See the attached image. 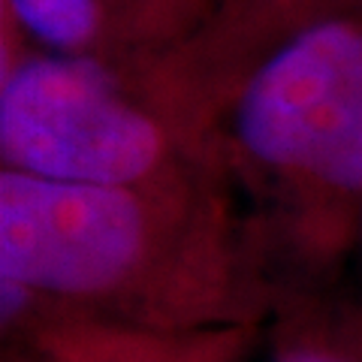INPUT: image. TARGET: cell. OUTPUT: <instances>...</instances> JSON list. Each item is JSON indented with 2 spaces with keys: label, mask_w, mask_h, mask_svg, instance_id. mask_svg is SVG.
Instances as JSON below:
<instances>
[{
  "label": "cell",
  "mask_w": 362,
  "mask_h": 362,
  "mask_svg": "<svg viewBox=\"0 0 362 362\" xmlns=\"http://www.w3.org/2000/svg\"><path fill=\"white\" fill-rule=\"evenodd\" d=\"M4 320L70 314L151 329H263L287 299L218 166L142 185L0 169Z\"/></svg>",
  "instance_id": "cell-1"
},
{
  "label": "cell",
  "mask_w": 362,
  "mask_h": 362,
  "mask_svg": "<svg viewBox=\"0 0 362 362\" xmlns=\"http://www.w3.org/2000/svg\"><path fill=\"white\" fill-rule=\"evenodd\" d=\"M206 151L287 296L329 287L362 239V9L247 66L211 112Z\"/></svg>",
  "instance_id": "cell-2"
},
{
  "label": "cell",
  "mask_w": 362,
  "mask_h": 362,
  "mask_svg": "<svg viewBox=\"0 0 362 362\" xmlns=\"http://www.w3.org/2000/svg\"><path fill=\"white\" fill-rule=\"evenodd\" d=\"M0 166L112 187L218 163L169 115L145 61L54 54L4 28Z\"/></svg>",
  "instance_id": "cell-3"
},
{
  "label": "cell",
  "mask_w": 362,
  "mask_h": 362,
  "mask_svg": "<svg viewBox=\"0 0 362 362\" xmlns=\"http://www.w3.org/2000/svg\"><path fill=\"white\" fill-rule=\"evenodd\" d=\"M259 329H151L70 314L4 320V350L25 362H245Z\"/></svg>",
  "instance_id": "cell-4"
},
{
  "label": "cell",
  "mask_w": 362,
  "mask_h": 362,
  "mask_svg": "<svg viewBox=\"0 0 362 362\" xmlns=\"http://www.w3.org/2000/svg\"><path fill=\"white\" fill-rule=\"evenodd\" d=\"M359 9L362 0H206L169 49V64L187 90L214 100L278 42Z\"/></svg>",
  "instance_id": "cell-5"
},
{
  "label": "cell",
  "mask_w": 362,
  "mask_h": 362,
  "mask_svg": "<svg viewBox=\"0 0 362 362\" xmlns=\"http://www.w3.org/2000/svg\"><path fill=\"white\" fill-rule=\"evenodd\" d=\"M0 13L33 49L103 61H148L194 25L173 0H0Z\"/></svg>",
  "instance_id": "cell-6"
},
{
  "label": "cell",
  "mask_w": 362,
  "mask_h": 362,
  "mask_svg": "<svg viewBox=\"0 0 362 362\" xmlns=\"http://www.w3.org/2000/svg\"><path fill=\"white\" fill-rule=\"evenodd\" d=\"M269 362H362L359 302H335L326 290L290 293L272 317Z\"/></svg>",
  "instance_id": "cell-7"
},
{
  "label": "cell",
  "mask_w": 362,
  "mask_h": 362,
  "mask_svg": "<svg viewBox=\"0 0 362 362\" xmlns=\"http://www.w3.org/2000/svg\"><path fill=\"white\" fill-rule=\"evenodd\" d=\"M173 4H175V6H181V9H185V13H187L190 18H194V21H197V16H199V9H202V6H206V0H173Z\"/></svg>",
  "instance_id": "cell-8"
},
{
  "label": "cell",
  "mask_w": 362,
  "mask_h": 362,
  "mask_svg": "<svg viewBox=\"0 0 362 362\" xmlns=\"http://www.w3.org/2000/svg\"><path fill=\"white\" fill-rule=\"evenodd\" d=\"M4 362H25V359H18L16 354H9V350H4Z\"/></svg>",
  "instance_id": "cell-9"
},
{
  "label": "cell",
  "mask_w": 362,
  "mask_h": 362,
  "mask_svg": "<svg viewBox=\"0 0 362 362\" xmlns=\"http://www.w3.org/2000/svg\"><path fill=\"white\" fill-rule=\"evenodd\" d=\"M359 259H362V239H359ZM359 308H362V299H359Z\"/></svg>",
  "instance_id": "cell-10"
}]
</instances>
